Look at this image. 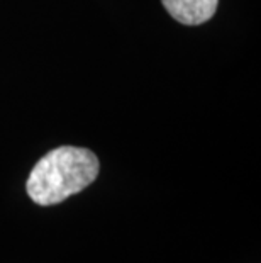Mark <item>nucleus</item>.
Listing matches in <instances>:
<instances>
[{"instance_id": "f257e3e1", "label": "nucleus", "mask_w": 261, "mask_h": 263, "mask_svg": "<svg viewBox=\"0 0 261 263\" xmlns=\"http://www.w3.org/2000/svg\"><path fill=\"white\" fill-rule=\"evenodd\" d=\"M98 170L101 163L93 151L78 146L54 148L31 170L27 195L37 205H56L95 182Z\"/></svg>"}, {"instance_id": "f03ea898", "label": "nucleus", "mask_w": 261, "mask_h": 263, "mask_svg": "<svg viewBox=\"0 0 261 263\" xmlns=\"http://www.w3.org/2000/svg\"><path fill=\"white\" fill-rule=\"evenodd\" d=\"M171 17L185 26H200L217 10L219 0H161Z\"/></svg>"}]
</instances>
